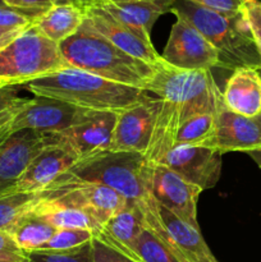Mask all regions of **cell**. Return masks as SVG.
<instances>
[{"label": "cell", "instance_id": "6da1fadb", "mask_svg": "<svg viewBox=\"0 0 261 262\" xmlns=\"http://www.w3.org/2000/svg\"><path fill=\"white\" fill-rule=\"evenodd\" d=\"M59 49L72 68L143 91L159 69L118 49L86 20L73 36L59 43Z\"/></svg>", "mask_w": 261, "mask_h": 262}, {"label": "cell", "instance_id": "7a4b0ae2", "mask_svg": "<svg viewBox=\"0 0 261 262\" xmlns=\"http://www.w3.org/2000/svg\"><path fill=\"white\" fill-rule=\"evenodd\" d=\"M23 87L35 96L63 100L91 112L120 113L147 96L141 89L115 83L72 67L33 79Z\"/></svg>", "mask_w": 261, "mask_h": 262}, {"label": "cell", "instance_id": "3957f363", "mask_svg": "<svg viewBox=\"0 0 261 262\" xmlns=\"http://www.w3.org/2000/svg\"><path fill=\"white\" fill-rule=\"evenodd\" d=\"M169 13L193 26L219 53V68H261V58L242 10L214 12L191 0H174Z\"/></svg>", "mask_w": 261, "mask_h": 262}, {"label": "cell", "instance_id": "277c9868", "mask_svg": "<svg viewBox=\"0 0 261 262\" xmlns=\"http://www.w3.org/2000/svg\"><path fill=\"white\" fill-rule=\"evenodd\" d=\"M153 168L154 164L141 152L101 150L79 159L68 171L109 187L128 201L143 202L151 196Z\"/></svg>", "mask_w": 261, "mask_h": 262}, {"label": "cell", "instance_id": "5b68a950", "mask_svg": "<svg viewBox=\"0 0 261 262\" xmlns=\"http://www.w3.org/2000/svg\"><path fill=\"white\" fill-rule=\"evenodd\" d=\"M146 92L156 95L159 105L145 156L150 163L161 164L176 146L179 128L186 120L188 71L173 68L169 64L161 67L147 84Z\"/></svg>", "mask_w": 261, "mask_h": 262}, {"label": "cell", "instance_id": "8992f818", "mask_svg": "<svg viewBox=\"0 0 261 262\" xmlns=\"http://www.w3.org/2000/svg\"><path fill=\"white\" fill-rule=\"evenodd\" d=\"M69 68L58 43L31 26L0 50V90L25 86L33 79Z\"/></svg>", "mask_w": 261, "mask_h": 262}, {"label": "cell", "instance_id": "52a82bcc", "mask_svg": "<svg viewBox=\"0 0 261 262\" xmlns=\"http://www.w3.org/2000/svg\"><path fill=\"white\" fill-rule=\"evenodd\" d=\"M40 201L90 212L102 225L127 206L124 196L102 184L84 181L66 171L38 192Z\"/></svg>", "mask_w": 261, "mask_h": 262}, {"label": "cell", "instance_id": "ba28073f", "mask_svg": "<svg viewBox=\"0 0 261 262\" xmlns=\"http://www.w3.org/2000/svg\"><path fill=\"white\" fill-rule=\"evenodd\" d=\"M10 122L0 127V196L13 191L33 159L51 142V135L32 129L10 132Z\"/></svg>", "mask_w": 261, "mask_h": 262}, {"label": "cell", "instance_id": "9c48e42d", "mask_svg": "<svg viewBox=\"0 0 261 262\" xmlns=\"http://www.w3.org/2000/svg\"><path fill=\"white\" fill-rule=\"evenodd\" d=\"M146 223L151 229L165 238L188 262H217L207 247L201 232L159 205L153 196L143 201Z\"/></svg>", "mask_w": 261, "mask_h": 262}, {"label": "cell", "instance_id": "30bf717a", "mask_svg": "<svg viewBox=\"0 0 261 262\" xmlns=\"http://www.w3.org/2000/svg\"><path fill=\"white\" fill-rule=\"evenodd\" d=\"M91 110L82 109L63 100L46 96L27 99L10 122V132L32 129L54 135L68 129L83 119Z\"/></svg>", "mask_w": 261, "mask_h": 262}, {"label": "cell", "instance_id": "8fae6325", "mask_svg": "<svg viewBox=\"0 0 261 262\" xmlns=\"http://www.w3.org/2000/svg\"><path fill=\"white\" fill-rule=\"evenodd\" d=\"M170 67L181 71H211L219 67L216 49L183 18L177 17L163 53Z\"/></svg>", "mask_w": 261, "mask_h": 262}, {"label": "cell", "instance_id": "7c38bea8", "mask_svg": "<svg viewBox=\"0 0 261 262\" xmlns=\"http://www.w3.org/2000/svg\"><path fill=\"white\" fill-rule=\"evenodd\" d=\"M84 20L96 32L104 36L113 45L117 46L128 55L145 61L155 68L168 66L163 56L158 54L151 42L150 33L135 30L113 18L109 13L99 7H86Z\"/></svg>", "mask_w": 261, "mask_h": 262}, {"label": "cell", "instance_id": "4fadbf2b", "mask_svg": "<svg viewBox=\"0 0 261 262\" xmlns=\"http://www.w3.org/2000/svg\"><path fill=\"white\" fill-rule=\"evenodd\" d=\"M222 156L223 154L215 147L176 145L161 164L170 168L186 182L205 191L216 186L219 181Z\"/></svg>", "mask_w": 261, "mask_h": 262}, {"label": "cell", "instance_id": "5bb4252c", "mask_svg": "<svg viewBox=\"0 0 261 262\" xmlns=\"http://www.w3.org/2000/svg\"><path fill=\"white\" fill-rule=\"evenodd\" d=\"M150 193L159 205L200 229L197 223V200L202 189L188 183L164 164H154Z\"/></svg>", "mask_w": 261, "mask_h": 262}, {"label": "cell", "instance_id": "9a60e30c", "mask_svg": "<svg viewBox=\"0 0 261 262\" xmlns=\"http://www.w3.org/2000/svg\"><path fill=\"white\" fill-rule=\"evenodd\" d=\"M117 119L118 113L114 112H90L77 124L60 133H54V138L82 159L110 147Z\"/></svg>", "mask_w": 261, "mask_h": 262}, {"label": "cell", "instance_id": "2e32d148", "mask_svg": "<svg viewBox=\"0 0 261 262\" xmlns=\"http://www.w3.org/2000/svg\"><path fill=\"white\" fill-rule=\"evenodd\" d=\"M158 105V97L147 95L138 104L118 113L114 137L107 150L136 151L146 155Z\"/></svg>", "mask_w": 261, "mask_h": 262}, {"label": "cell", "instance_id": "e0dca14e", "mask_svg": "<svg viewBox=\"0 0 261 262\" xmlns=\"http://www.w3.org/2000/svg\"><path fill=\"white\" fill-rule=\"evenodd\" d=\"M215 147L222 154L232 151H250L261 148V114L245 117L228 109L223 97L217 104Z\"/></svg>", "mask_w": 261, "mask_h": 262}, {"label": "cell", "instance_id": "ac0fdd59", "mask_svg": "<svg viewBox=\"0 0 261 262\" xmlns=\"http://www.w3.org/2000/svg\"><path fill=\"white\" fill-rule=\"evenodd\" d=\"M79 160L73 150L56 142L51 135V142L41 150L18 181L10 193L41 192L59 176L68 171Z\"/></svg>", "mask_w": 261, "mask_h": 262}, {"label": "cell", "instance_id": "d6986e66", "mask_svg": "<svg viewBox=\"0 0 261 262\" xmlns=\"http://www.w3.org/2000/svg\"><path fill=\"white\" fill-rule=\"evenodd\" d=\"M145 228L146 215L143 202L129 201L124 209L113 215L105 223L102 230L96 237L133 260L142 262L135 253V245Z\"/></svg>", "mask_w": 261, "mask_h": 262}, {"label": "cell", "instance_id": "ffe728a7", "mask_svg": "<svg viewBox=\"0 0 261 262\" xmlns=\"http://www.w3.org/2000/svg\"><path fill=\"white\" fill-rule=\"evenodd\" d=\"M223 102L237 114L255 117L261 114V76L256 68H237L225 83Z\"/></svg>", "mask_w": 261, "mask_h": 262}, {"label": "cell", "instance_id": "44dd1931", "mask_svg": "<svg viewBox=\"0 0 261 262\" xmlns=\"http://www.w3.org/2000/svg\"><path fill=\"white\" fill-rule=\"evenodd\" d=\"M173 3L174 0H141L123 4H106L99 8L123 25L150 33L158 18L169 13Z\"/></svg>", "mask_w": 261, "mask_h": 262}, {"label": "cell", "instance_id": "7402d4cb", "mask_svg": "<svg viewBox=\"0 0 261 262\" xmlns=\"http://www.w3.org/2000/svg\"><path fill=\"white\" fill-rule=\"evenodd\" d=\"M84 20L83 8L77 4H55L46 10L35 23L46 38L55 43L73 36Z\"/></svg>", "mask_w": 261, "mask_h": 262}, {"label": "cell", "instance_id": "603a6c76", "mask_svg": "<svg viewBox=\"0 0 261 262\" xmlns=\"http://www.w3.org/2000/svg\"><path fill=\"white\" fill-rule=\"evenodd\" d=\"M32 212L56 229H89L97 235L104 227L90 212L72 207L55 206L44 201H38Z\"/></svg>", "mask_w": 261, "mask_h": 262}, {"label": "cell", "instance_id": "cb8c5ba5", "mask_svg": "<svg viewBox=\"0 0 261 262\" xmlns=\"http://www.w3.org/2000/svg\"><path fill=\"white\" fill-rule=\"evenodd\" d=\"M56 230L58 229L31 211L20 217L8 233L12 235L15 243L28 253L40 250L46 242L51 239Z\"/></svg>", "mask_w": 261, "mask_h": 262}, {"label": "cell", "instance_id": "d4e9b609", "mask_svg": "<svg viewBox=\"0 0 261 262\" xmlns=\"http://www.w3.org/2000/svg\"><path fill=\"white\" fill-rule=\"evenodd\" d=\"M135 253L142 262H188L170 242L151 229L147 223L136 241Z\"/></svg>", "mask_w": 261, "mask_h": 262}, {"label": "cell", "instance_id": "484cf974", "mask_svg": "<svg viewBox=\"0 0 261 262\" xmlns=\"http://www.w3.org/2000/svg\"><path fill=\"white\" fill-rule=\"evenodd\" d=\"M215 113L197 114L184 120L177 135L176 145L215 147V138H216Z\"/></svg>", "mask_w": 261, "mask_h": 262}, {"label": "cell", "instance_id": "4316f807", "mask_svg": "<svg viewBox=\"0 0 261 262\" xmlns=\"http://www.w3.org/2000/svg\"><path fill=\"white\" fill-rule=\"evenodd\" d=\"M40 201L38 192H17L0 196V230L9 232Z\"/></svg>", "mask_w": 261, "mask_h": 262}, {"label": "cell", "instance_id": "83f0119b", "mask_svg": "<svg viewBox=\"0 0 261 262\" xmlns=\"http://www.w3.org/2000/svg\"><path fill=\"white\" fill-rule=\"evenodd\" d=\"M96 233L89 229H58L38 251H68L91 242Z\"/></svg>", "mask_w": 261, "mask_h": 262}, {"label": "cell", "instance_id": "f1b7e54d", "mask_svg": "<svg viewBox=\"0 0 261 262\" xmlns=\"http://www.w3.org/2000/svg\"><path fill=\"white\" fill-rule=\"evenodd\" d=\"M28 262H94L91 242L68 251H32Z\"/></svg>", "mask_w": 261, "mask_h": 262}, {"label": "cell", "instance_id": "f546056e", "mask_svg": "<svg viewBox=\"0 0 261 262\" xmlns=\"http://www.w3.org/2000/svg\"><path fill=\"white\" fill-rule=\"evenodd\" d=\"M46 10H22L0 8V30H25L45 13Z\"/></svg>", "mask_w": 261, "mask_h": 262}, {"label": "cell", "instance_id": "4dcf8cb0", "mask_svg": "<svg viewBox=\"0 0 261 262\" xmlns=\"http://www.w3.org/2000/svg\"><path fill=\"white\" fill-rule=\"evenodd\" d=\"M26 100L18 96L17 87L0 90V125L10 122Z\"/></svg>", "mask_w": 261, "mask_h": 262}, {"label": "cell", "instance_id": "1f68e13d", "mask_svg": "<svg viewBox=\"0 0 261 262\" xmlns=\"http://www.w3.org/2000/svg\"><path fill=\"white\" fill-rule=\"evenodd\" d=\"M91 245L94 262H138L97 237L91 241Z\"/></svg>", "mask_w": 261, "mask_h": 262}, {"label": "cell", "instance_id": "d6a6232c", "mask_svg": "<svg viewBox=\"0 0 261 262\" xmlns=\"http://www.w3.org/2000/svg\"><path fill=\"white\" fill-rule=\"evenodd\" d=\"M0 261L26 262L28 261L27 252L15 243L8 232L0 230Z\"/></svg>", "mask_w": 261, "mask_h": 262}, {"label": "cell", "instance_id": "836d02e7", "mask_svg": "<svg viewBox=\"0 0 261 262\" xmlns=\"http://www.w3.org/2000/svg\"><path fill=\"white\" fill-rule=\"evenodd\" d=\"M191 2L214 12L233 14V13L241 12L245 0H191Z\"/></svg>", "mask_w": 261, "mask_h": 262}, {"label": "cell", "instance_id": "e575fe53", "mask_svg": "<svg viewBox=\"0 0 261 262\" xmlns=\"http://www.w3.org/2000/svg\"><path fill=\"white\" fill-rule=\"evenodd\" d=\"M8 8L22 10H48L55 5L54 0H3Z\"/></svg>", "mask_w": 261, "mask_h": 262}, {"label": "cell", "instance_id": "d590c367", "mask_svg": "<svg viewBox=\"0 0 261 262\" xmlns=\"http://www.w3.org/2000/svg\"><path fill=\"white\" fill-rule=\"evenodd\" d=\"M26 30L27 28H25V30H0V50L9 45L14 38H17Z\"/></svg>", "mask_w": 261, "mask_h": 262}, {"label": "cell", "instance_id": "8d00e7d4", "mask_svg": "<svg viewBox=\"0 0 261 262\" xmlns=\"http://www.w3.org/2000/svg\"><path fill=\"white\" fill-rule=\"evenodd\" d=\"M141 2V0H79L82 8L86 7H102L106 4H123V3Z\"/></svg>", "mask_w": 261, "mask_h": 262}, {"label": "cell", "instance_id": "74e56055", "mask_svg": "<svg viewBox=\"0 0 261 262\" xmlns=\"http://www.w3.org/2000/svg\"><path fill=\"white\" fill-rule=\"evenodd\" d=\"M247 154L251 156V159H252V160L255 161V163L257 164L261 169V148H258V150L250 151V152H247Z\"/></svg>", "mask_w": 261, "mask_h": 262}, {"label": "cell", "instance_id": "f35d334b", "mask_svg": "<svg viewBox=\"0 0 261 262\" xmlns=\"http://www.w3.org/2000/svg\"><path fill=\"white\" fill-rule=\"evenodd\" d=\"M54 3H55V4H77L81 7L79 0H54Z\"/></svg>", "mask_w": 261, "mask_h": 262}, {"label": "cell", "instance_id": "ab89813d", "mask_svg": "<svg viewBox=\"0 0 261 262\" xmlns=\"http://www.w3.org/2000/svg\"><path fill=\"white\" fill-rule=\"evenodd\" d=\"M0 8H7V5H5V3L3 0H0Z\"/></svg>", "mask_w": 261, "mask_h": 262}, {"label": "cell", "instance_id": "60d3db41", "mask_svg": "<svg viewBox=\"0 0 261 262\" xmlns=\"http://www.w3.org/2000/svg\"><path fill=\"white\" fill-rule=\"evenodd\" d=\"M258 4H260V7H261V0H258Z\"/></svg>", "mask_w": 261, "mask_h": 262}, {"label": "cell", "instance_id": "b9f144b4", "mask_svg": "<svg viewBox=\"0 0 261 262\" xmlns=\"http://www.w3.org/2000/svg\"><path fill=\"white\" fill-rule=\"evenodd\" d=\"M258 73H260V76H261V69H258Z\"/></svg>", "mask_w": 261, "mask_h": 262}, {"label": "cell", "instance_id": "7bdbcfd3", "mask_svg": "<svg viewBox=\"0 0 261 262\" xmlns=\"http://www.w3.org/2000/svg\"><path fill=\"white\" fill-rule=\"evenodd\" d=\"M0 262H9V261H0ZM26 262H28V261H26Z\"/></svg>", "mask_w": 261, "mask_h": 262}, {"label": "cell", "instance_id": "ee69618b", "mask_svg": "<svg viewBox=\"0 0 261 262\" xmlns=\"http://www.w3.org/2000/svg\"><path fill=\"white\" fill-rule=\"evenodd\" d=\"M5 124H7V123H5ZM3 125H4V124H3ZM3 125H0V127H3Z\"/></svg>", "mask_w": 261, "mask_h": 262}]
</instances>
